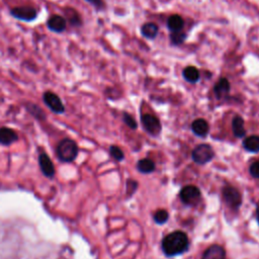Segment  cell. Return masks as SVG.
Wrapping results in <instances>:
<instances>
[{
    "instance_id": "cell-1",
    "label": "cell",
    "mask_w": 259,
    "mask_h": 259,
    "mask_svg": "<svg viewBox=\"0 0 259 259\" xmlns=\"http://www.w3.org/2000/svg\"><path fill=\"white\" fill-rule=\"evenodd\" d=\"M189 241L185 233L175 231L167 235L162 241V250L167 256H175L188 249Z\"/></svg>"
},
{
    "instance_id": "cell-2",
    "label": "cell",
    "mask_w": 259,
    "mask_h": 259,
    "mask_svg": "<svg viewBox=\"0 0 259 259\" xmlns=\"http://www.w3.org/2000/svg\"><path fill=\"white\" fill-rule=\"evenodd\" d=\"M57 156L63 162H72L78 155V146L71 139L62 140L57 146Z\"/></svg>"
},
{
    "instance_id": "cell-3",
    "label": "cell",
    "mask_w": 259,
    "mask_h": 259,
    "mask_svg": "<svg viewBox=\"0 0 259 259\" xmlns=\"http://www.w3.org/2000/svg\"><path fill=\"white\" fill-rule=\"evenodd\" d=\"M10 14L13 18L17 20L24 22H32L37 18L38 11L33 6L21 5L11 8Z\"/></svg>"
},
{
    "instance_id": "cell-4",
    "label": "cell",
    "mask_w": 259,
    "mask_h": 259,
    "mask_svg": "<svg viewBox=\"0 0 259 259\" xmlns=\"http://www.w3.org/2000/svg\"><path fill=\"white\" fill-rule=\"evenodd\" d=\"M213 151L209 145L201 144L194 148L192 151V159L198 164H205L213 158Z\"/></svg>"
},
{
    "instance_id": "cell-5",
    "label": "cell",
    "mask_w": 259,
    "mask_h": 259,
    "mask_svg": "<svg viewBox=\"0 0 259 259\" xmlns=\"http://www.w3.org/2000/svg\"><path fill=\"white\" fill-rule=\"evenodd\" d=\"M201 197L200 190L194 185L184 186L180 191V198L183 203L188 205H195L199 202Z\"/></svg>"
},
{
    "instance_id": "cell-6",
    "label": "cell",
    "mask_w": 259,
    "mask_h": 259,
    "mask_svg": "<svg viewBox=\"0 0 259 259\" xmlns=\"http://www.w3.org/2000/svg\"><path fill=\"white\" fill-rule=\"evenodd\" d=\"M42 100L45 104L55 113H63L65 111V106L60 96L52 91H46L42 94Z\"/></svg>"
},
{
    "instance_id": "cell-7",
    "label": "cell",
    "mask_w": 259,
    "mask_h": 259,
    "mask_svg": "<svg viewBox=\"0 0 259 259\" xmlns=\"http://www.w3.org/2000/svg\"><path fill=\"white\" fill-rule=\"evenodd\" d=\"M223 197L226 203L234 209L239 208V206L241 205V194L239 190L233 186H226L223 188Z\"/></svg>"
},
{
    "instance_id": "cell-8",
    "label": "cell",
    "mask_w": 259,
    "mask_h": 259,
    "mask_svg": "<svg viewBox=\"0 0 259 259\" xmlns=\"http://www.w3.org/2000/svg\"><path fill=\"white\" fill-rule=\"evenodd\" d=\"M47 27L55 33H62L67 28V19L60 14H53L47 20Z\"/></svg>"
},
{
    "instance_id": "cell-9",
    "label": "cell",
    "mask_w": 259,
    "mask_h": 259,
    "mask_svg": "<svg viewBox=\"0 0 259 259\" xmlns=\"http://www.w3.org/2000/svg\"><path fill=\"white\" fill-rule=\"evenodd\" d=\"M142 123L145 130L151 135H158L161 131L160 120L152 114H144L142 116Z\"/></svg>"
},
{
    "instance_id": "cell-10",
    "label": "cell",
    "mask_w": 259,
    "mask_h": 259,
    "mask_svg": "<svg viewBox=\"0 0 259 259\" xmlns=\"http://www.w3.org/2000/svg\"><path fill=\"white\" fill-rule=\"evenodd\" d=\"M38 164H39V168L45 176L51 178L55 175L54 164H53L52 160L50 159V157L46 153H41L38 156Z\"/></svg>"
},
{
    "instance_id": "cell-11",
    "label": "cell",
    "mask_w": 259,
    "mask_h": 259,
    "mask_svg": "<svg viewBox=\"0 0 259 259\" xmlns=\"http://www.w3.org/2000/svg\"><path fill=\"white\" fill-rule=\"evenodd\" d=\"M201 259H226V250L220 245H211L204 251Z\"/></svg>"
},
{
    "instance_id": "cell-12",
    "label": "cell",
    "mask_w": 259,
    "mask_h": 259,
    "mask_svg": "<svg viewBox=\"0 0 259 259\" xmlns=\"http://www.w3.org/2000/svg\"><path fill=\"white\" fill-rule=\"evenodd\" d=\"M230 88L231 86H230L229 80L223 77V78H220L219 81L213 86V93L217 96V98L220 99L230 92Z\"/></svg>"
},
{
    "instance_id": "cell-13",
    "label": "cell",
    "mask_w": 259,
    "mask_h": 259,
    "mask_svg": "<svg viewBox=\"0 0 259 259\" xmlns=\"http://www.w3.org/2000/svg\"><path fill=\"white\" fill-rule=\"evenodd\" d=\"M159 33V26L154 22H146L141 26V34L148 39H154Z\"/></svg>"
},
{
    "instance_id": "cell-14",
    "label": "cell",
    "mask_w": 259,
    "mask_h": 259,
    "mask_svg": "<svg viewBox=\"0 0 259 259\" xmlns=\"http://www.w3.org/2000/svg\"><path fill=\"white\" fill-rule=\"evenodd\" d=\"M18 139L17 134L9 127H1L0 128V144L8 146L14 143Z\"/></svg>"
},
{
    "instance_id": "cell-15",
    "label": "cell",
    "mask_w": 259,
    "mask_h": 259,
    "mask_svg": "<svg viewBox=\"0 0 259 259\" xmlns=\"http://www.w3.org/2000/svg\"><path fill=\"white\" fill-rule=\"evenodd\" d=\"M191 130H192V132L196 136L205 137L207 135V133H208L209 126H208V123H207V121L205 119L198 118V119H195L191 123Z\"/></svg>"
},
{
    "instance_id": "cell-16",
    "label": "cell",
    "mask_w": 259,
    "mask_h": 259,
    "mask_svg": "<svg viewBox=\"0 0 259 259\" xmlns=\"http://www.w3.org/2000/svg\"><path fill=\"white\" fill-rule=\"evenodd\" d=\"M167 27L171 32L182 30L184 27V20L179 14H172L167 19Z\"/></svg>"
},
{
    "instance_id": "cell-17",
    "label": "cell",
    "mask_w": 259,
    "mask_h": 259,
    "mask_svg": "<svg viewBox=\"0 0 259 259\" xmlns=\"http://www.w3.org/2000/svg\"><path fill=\"white\" fill-rule=\"evenodd\" d=\"M183 78L190 83H196L200 78V73L198 69L194 66H187L182 71Z\"/></svg>"
},
{
    "instance_id": "cell-18",
    "label": "cell",
    "mask_w": 259,
    "mask_h": 259,
    "mask_svg": "<svg viewBox=\"0 0 259 259\" xmlns=\"http://www.w3.org/2000/svg\"><path fill=\"white\" fill-rule=\"evenodd\" d=\"M64 11H65V15L67 16V18L66 17L65 18L70 22L71 25L77 26V27L82 25V18L74 8L67 7Z\"/></svg>"
},
{
    "instance_id": "cell-19",
    "label": "cell",
    "mask_w": 259,
    "mask_h": 259,
    "mask_svg": "<svg viewBox=\"0 0 259 259\" xmlns=\"http://www.w3.org/2000/svg\"><path fill=\"white\" fill-rule=\"evenodd\" d=\"M232 130H233L234 135L238 138H241V137L245 136L246 130H245V126H244V119L241 116L237 115L233 118V120H232Z\"/></svg>"
},
{
    "instance_id": "cell-20",
    "label": "cell",
    "mask_w": 259,
    "mask_h": 259,
    "mask_svg": "<svg viewBox=\"0 0 259 259\" xmlns=\"http://www.w3.org/2000/svg\"><path fill=\"white\" fill-rule=\"evenodd\" d=\"M243 146L249 152H258L259 151V137L258 136L247 137L243 142Z\"/></svg>"
},
{
    "instance_id": "cell-21",
    "label": "cell",
    "mask_w": 259,
    "mask_h": 259,
    "mask_svg": "<svg viewBox=\"0 0 259 259\" xmlns=\"http://www.w3.org/2000/svg\"><path fill=\"white\" fill-rule=\"evenodd\" d=\"M138 169L142 173H151L155 170V163L151 159H143L138 162Z\"/></svg>"
},
{
    "instance_id": "cell-22",
    "label": "cell",
    "mask_w": 259,
    "mask_h": 259,
    "mask_svg": "<svg viewBox=\"0 0 259 259\" xmlns=\"http://www.w3.org/2000/svg\"><path fill=\"white\" fill-rule=\"evenodd\" d=\"M186 37H187V33L184 32L183 30L170 32V41L173 46L182 45L185 41Z\"/></svg>"
},
{
    "instance_id": "cell-23",
    "label": "cell",
    "mask_w": 259,
    "mask_h": 259,
    "mask_svg": "<svg viewBox=\"0 0 259 259\" xmlns=\"http://www.w3.org/2000/svg\"><path fill=\"white\" fill-rule=\"evenodd\" d=\"M26 108L27 110L33 114L35 117L37 118H40V117H45V114H44V111L36 105V104H33V103H29L28 105H26Z\"/></svg>"
},
{
    "instance_id": "cell-24",
    "label": "cell",
    "mask_w": 259,
    "mask_h": 259,
    "mask_svg": "<svg viewBox=\"0 0 259 259\" xmlns=\"http://www.w3.org/2000/svg\"><path fill=\"white\" fill-rule=\"evenodd\" d=\"M154 220L157 224H164L168 220V212L165 209H159L155 212Z\"/></svg>"
},
{
    "instance_id": "cell-25",
    "label": "cell",
    "mask_w": 259,
    "mask_h": 259,
    "mask_svg": "<svg viewBox=\"0 0 259 259\" xmlns=\"http://www.w3.org/2000/svg\"><path fill=\"white\" fill-rule=\"evenodd\" d=\"M109 152H110V155L115 159V160H118V161H121L124 157L123 155V152L120 150V148L116 147V146H111L110 149H109Z\"/></svg>"
},
{
    "instance_id": "cell-26",
    "label": "cell",
    "mask_w": 259,
    "mask_h": 259,
    "mask_svg": "<svg viewBox=\"0 0 259 259\" xmlns=\"http://www.w3.org/2000/svg\"><path fill=\"white\" fill-rule=\"evenodd\" d=\"M85 1L88 2L89 4H91L98 11L103 10L105 8V3L103 0H85Z\"/></svg>"
},
{
    "instance_id": "cell-27",
    "label": "cell",
    "mask_w": 259,
    "mask_h": 259,
    "mask_svg": "<svg viewBox=\"0 0 259 259\" xmlns=\"http://www.w3.org/2000/svg\"><path fill=\"white\" fill-rule=\"evenodd\" d=\"M123 120L124 122L131 127V128H136L137 127V122L134 119V117H132L128 113H123Z\"/></svg>"
},
{
    "instance_id": "cell-28",
    "label": "cell",
    "mask_w": 259,
    "mask_h": 259,
    "mask_svg": "<svg viewBox=\"0 0 259 259\" xmlns=\"http://www.w3.org/2000/svg\"><path fill=\"white\" fill-rule=\"evenodd\" d=\"M250 174H251L254 178H259V161L254 162V163L250 166Z\"/></svg>"
},
{
    "instance_id": "cell-29",
    "label": "cell",
    "mask_w": 259,
    "mask_h": 259,
    "mask_svg": "<svg viewBox=\"0 0 259 259\" xmlns=\"http://www.w3.org/2000/svg\"><path fill=\"white\" fill-rule=\"evenodd\" d=\"M256 219H257V221L259 223V203H258L257 208H256Z\"/></svg>"
}]
</instances>
